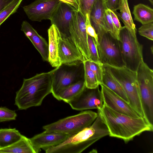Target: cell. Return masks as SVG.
Segmentation results:
<instances>
[{
	"mask_svg": "<svg viewBox=\"0 0 153 153\" xmlns=\"http://www.w3.org/2000/svg\"><path fill=\"white\" fill-rule=\"evenodd\" d=\"M109 131V135L123 140L125 143L146 131H152L153 126L143 117H134L120 113L103 104L98 110Z\"/></svg>",
	"mask_w": 153,
	"mask_h": 153,
	"instance_id": "1",
	"label": "cell"
},
{
	"mask_svg": "<svg viewBox=\"0 0 153 153\" xmlns=\"http://www.w3.org/2000/svg\"><path fill=\"white\" fill-rule=\"evenodd\" d=\"M98 113L90 126L70 135L58 145L43 149L46 153H80L101 138L109 135L106 125Z\"/></svg>",
	"mask_w": 153,
	"mask_h": 153,
	"instance_id": "2",
	"label": "cell"
},
{
	"mask_svg": "<svg viewBox=\"0 0 153 153\" xmlns=\"http://www.w3.org/2000/svg\"><path fill=\"white\" fill-rule=\"evenodd\" d=\"M54 69L23 79L22 85L16 93L15 105L20 110L40 105L44 98L51 93Z\"/></svg>",
	"mask_w": 153,
	"mask_h": 153,
	"instance_id": "3",
	"label": "cell"
},
{
	"mask_svg": "<svg viewBox=\"0 0 153 153\" xmlns=\"http://www.w3.org/2000/svg\"><path fill=\"white\" fill-rule=\"evenodd\" d=\"M122 87L130 105L142 117L144 114L140 98L137 72L125 66L117 67L103 64Z\"/></svg>",
	"mask_w": 153,
	"mask_h": 153,
	"instance_id": "4",
	"label": "cell"
},
{
	"mask_svg": "<svg viewBox=\"0 0 153 153\" xmlns=\"http://www.w3.org/2000/svg\"><path fill=\"white\" fill-rule=\"evenodd\" d=\"M136 72L145 118L153 126V70L143 60Z\"/></svg>",
	"mask_w": 153,
	"mask_h": 153,
	"instance_id": "5",
	"label": "cell"
},
{
	"mask_svg": "<svg viewBox=\"0 0 153 153\" xmlns=\"http://www.w3.org/2000/svg\"><path fill=\"white\" fill-rule=\"evenodd\" d=\"M98 115V113L86 110L44 126L43 128L47 131L71 135L90 126Z\"/></svg>",
	"mask_w": 153,
	"mask_h": 153,
	"instance_id": "6",
	"label": "cell"
},
{
	"mask_svg": "<svg viewBox=\"0 0 153 153\" xmlns=\"http://www.w3.org/2000/svg\"><path fill=\"white\" fill-rule=\"evenodd\" d=\"M119 41L125 67L136 72L143 61L142 45L124 26L120 30Z\"/></svg>",
	"mask_w": 153,
	"mask_h": 153,
	"instance_id": "7",
	"label": "cell"
},
{
	"mask_svg": "<svg viewBox=\"0 0 153 153\" xmlns=\"http://www.w3.org/2000/svg\"><path fill=\"white\" fill-rule=\"evenodd\" d=\"M97 35L96 43L101 63L117 67L125 66L119 41L108 31Z\"/></svg>",
	"mask_w": 153,
	"mask_h": 153,
	"instance_id": "8",
	"label": "cell"
},
{
	"mask_svg": "<svg viewBox=\"0 0 153 153\" xmlns=\"http://www.w3.org/2000/svg\"><path fill=\"white\" fill-rule=\"evenodd\" d=\"M63 66L54 69L52 74L51 93L54 97L62 89L84 79L83 63L76 65Z\"/></svg>",
	"mask_w": 153,
	"mask_h": 153,
	"instance_id": "9",
	"label": "cell"
},
{
	"mask_svg": "<svg viewBox=\"0 0 153 153\" xmlns=\"http://www.w3.org/2000/svg\"><path fill=\"white\" fill-rule=\"evenodd\" d=\"M73 11L68 5L60 2L53 13L50 21L51 24L56 27L61 37L76 46L74 31Z\"/></svg>",
	"mask_w": 153,
	"mask_h": 153,
	"instance_id": "10",
	"label": "cell"
},
{
	"mask_svg": "<svg viewBox=\"0 0 153 153\" xmlns=\"http://www.w3.org/2000/svg\"><path fill=\"white\" fill-rule=\"evenodd\" d=\"M67 103L71 108L78 111L101 108L103 103L101 90L99 86L95 88L86 87L79 94Z\"/></svg>",
	"mask_w": 153,
	"mask_h": 153,
	"instance_id": "11",
	"label": "cell"
},
{
	"mask_svg": "<svg viewBox=\"0 0 153 153\" xmlns=\"http://www.w3.org/2000/svg\"><path fill=\"white\" fill-rule=\"evenodd\" d=\"M60 2L59 0H35L23 8L30 20L40 22L43 20H50Z\"/></svg>",
	"mask_w": 153,
	"mask_h": 153,
	"instance_id": "12",
	"label": "cell"
},
{
	"mask_svg": "<svg viewBox=\"0 0 153 153\" xmlns=\"http://www.w3.org/2000/svg\"><path fill=\"white\" fill-rule=\"evenodd\" d=\"M100 85L104 105L114 111L131 117H142L120 96L103 84Z\"/></svg>",
	"mask_w": 153,
	"mask_h": 153,
	"instance_id": "13",
	"label": "cell"
},
{
	"mask_svg": "<svg viewBox=\"0 0 153 153\" xmlns=\"http://www.w3.org/2000/svg\"><path fill=\"white\" fill-rule=\"evenodd\" d=\"M85 17L79 11H73V26L76 45L85 61L89 60L90 54L88 44Z\"/></svg>",
	"mask_w": 153,
	"mask_h": 153,
	"instance_id": "14",
	"label": "cell"
},
{
	"mask_svg": "<svg viewBox=\"0 0 153 153\" xmlns=\"http://www.w3.org/2000/svg\"><path fill=\"white\" fill-rule=\"evenodd\" d=\"M70 135L45 130L31 138L30 140L36 153L42 149L58 145L65 141Z\"/></svg>",
	"mask_w": 153,
	"mask_h": 153,
	"instance_id": "15",
	"label": "cell"
},
{
	"mask_svg": "<svg viewBox=\"0 0 153 153\" xmlns=\"http://www.w3.org/2000/svg\"><path fill=\"white\" fill-rule=\"evenodd\" d=\"M59 54L62 64L76 65L85 61L82 55L77 47L61 37L60 34L59 40Z\"/></svg>",
	"mask_w": 153,
	"mask_h": 153,
	"instance_id": "16",
	"label": "cell"
},
{
	"mask_svg": "<svg viewBox=\"0 0 153 153\" xmlns=\"http://www.w3.org/2000/svg\"><path fill=\"white\" fill-rule=\"evenodd\" d=\"M21 30L24 33L39 53L42 60L44 61H48V44L45 39L40 35L27 21L22 22Z\"/></svg>",
	"mask_w": 153,
	"mask_h": 153,
	"instance_id": "17",
	"label": "cell"
},
{
	"mask_svg": "<svg viewBox=\"0 0 153 153\" xmlns=\"http://www.w3.org/2000/svg\"><path fill=\"white\" fill-rule=\"evenodd\" d=\"M48 61L53 67L57 68L62 65L59 54V40L60 33L53 25L48 30Z\"/></svg>",
	"mask_w": 153,
	"mask_h": 153,
	"instance_id": "18",
	"label": "cell"
},
{
	"mask_svg": "<svg viewBox=\"0 0 153 153\" xmlns=\"http://www.w3.org/2000/svg\"><path fill=\"white\" fill-rule=\"evenodd\" d=\"M107 8L104 0H97L91 11L89 15L91 23L97 34L108 31L105 16Z\"/></svg>",
	"mask_w": 153,
	"mask_h": 153,
	"instance_id": "19",
	"label": "cell"
},
{
	"mask_svg": "<svg viewBox=\"0 0 153 153\" xmlns=\"http://www.w3.org/2000/svg\"><path fill=\"white\" fill-rule=\"evenodd\" d=\"M117 10H119L120 12L116 11L115 13L123 22L124 26L132 35L137 37V30L133 20L128 0H119Z\"/></svg>",
	"mask_w": 153,
	"mask_h": 153,
	"instance_id": "20",
	"label": "cell"
},
{
	"mask_svg": "<svg viewBox=\"0 0 153 153\" xmlns=\"http://www.w3.org/2000/svg\"><path fill=\"white\" fill-rule=\"evenodd\" d=\"M85 88L84 79H82L62 89L54 97L59 100L67 103L81 93Z\"/></svg>",
	"mask_w": 153,
	"mask_h": 153,
	"instance_id": "21",
	"label": "cell"
},
{
	"mask_svg": "<svg viewBox=\"0 0 153 153\" xmlns=\"http://www.w3.org/2000/svg\"><path fill=\"white\" fill-rule=\"evenodd\" d=\"M36 153L30 140L22 135L17 141L5 147L0 148V153Z\"/></svg>",
	"mask_w": 153,
	"mask_h": 153,
	"instance_id": "22",
	"label": "cell"
},
{
	"mask_svg": "<svg viewBox=\"0 0 153 153\" xmlns=\"http://www.w3.org/2000/svg\"><path fill=\"white\" fill-rule=\"evenodd\" d=\"M102 67V84L108 88L128 103L127 96L121 85L103 65Z\"/></svg>",
	"mask_w": 153,
	"mask_h": 153,
	"instance_id": "23",
	"label": "cell"
},
{
	"mask_svg": "<svg viewBox=\"0 0 153 153\" xmlns=\"http://www.w3.org/2000/svg\"><path fill=\"white\" fill-rule=\"evenodd\" d=\"M132 13L134 20L142 25L153 22V10L147 5L140 3L134 5Z\"/></svg>",
	"mask_w": 153,
	"mask_h": 153,
	"instance_id": "24",
	"label": "cell"
},
{
	"mask_svg": "<svg viewBox=\"0 0 153 153\" xmlns=\"http://www.w3.org/2000/svg\"><path fill=\"white\" fill-rule=\"evenodd\" d=\"M22 136L16 128L0 129V148L7 146L17 141Z\"/></svg>",
	"mask_w": 153,
	"mask_h": 153,
	"instance_id": "25",
	"label": "cell"
},
{
	"mask_svg": "<svg viewBox=\"0 0 153 153\" xmlns=\"http://www.w3.org/2000/svg\"><path fill=\"white\" fill-rule=\"evenodd\" d=\"M84 68V79L86 87L89 89L95 88L98 87L100 84L97 77L90 69L87 60L83 62Z\"/></svg>",
	"mask_w": 153,
	"mask_h": 153,
	"instance_id": "26",
	"label": "cell"
},
{
	"mask_svg": "<svg viewBox=\"0 0 153 153\" xmlns=\"http://www.w3.org/2000/svg\"><path fill=\"white\" fill-rule=\"evenodd\" d=\"M23 0H14L0 12V27L11 15L15 13Z\"/></svg>",
	"mask_w": 153,
	"mask_h": 153,
	"instance_id": "27",
	"label": "cell"
},
{
	"mask_svg": "<svg viewBox=\"0 0 153 153\" xmlns=\"http://www.w3.org/2000/svg\"><path fill=\"white\" fill-rule=\"evenodd\" d=\"M88 44L90 54V60L100 64L101 63L96 44L94 39L89 36H88Z\"/></svg>",
	"mask_w": 153,
	"mask_h": 153,
	"instance_id": "28",
	"label": "cell"
},
{
	"mask_svg": "<svg viewBox=\"0 0 153 153\" xmlns=\"http://www.w3.org/2000/svg\"><path fill=\"white\" fill-rule=\"evenodd\" d=\"M106 27L108 31L115 38L119 41V31L116 27L111 19L110 10L106 9L105 12Z\"/></svg>",
	"mask_w": 153,
	"mask_h": 153,
	"instance_id": "29",
	"label": "cell"
},
{
	"mask_svg": "<svg viewBox=\"0 0 153 153\" xmlns=\"http://www.w3.org/2000/svg\"><path fill=\"white\" fill-rule=\"evenodd\" d=\"M17 116L15 111L6 107H0V123L15 120Z\"/></svg>",
	"mask_w": 153,
	"mask_h": 153,
	"instance_id": "30",
	"label": "cell"
},
{
	"mask_svg": "<svg viewBox=\"0 0 153 153\" xmlns=\"http://www.w3.org/2000/svg\"><path fill=\"white\" fill-rule=\"evenodd\" d=\"M87 60L90 69L96 75L100 85L102 84L103 73V64L90 60Z\"/></svg>",
	"mask_w": 153,
	"mask_h": 153,
	"instance_id": "31",
	"label": "cell"
},
{
	"mask_svg": "<svg viewBox=\"0 0 153 153\" xmlns=\"http://www.w3.org/2000/svg\"><path fill=\"white\" fill-rule=\"evenodd\" d=\"M139 34L149 39L153 40V22L142 25L138 29Z\"/></svg>",
	"mask_w": 153,
	"mask_h": 153,
	"instance_id": "32",
	"label": "cell"
},
{
	"mask_svg": "<svg viewBox=\"0 0 153 153\" xmlns=\"http://www.w3.org/2000/svg\"><path fill=\"white\" fill-rule=\"evenodd\" d=\"M97 0H79V11L85 17L87 14L90 15L92 7Z\"/></svg>",
	"mask_w": 153,
	"mask_h": 153,
	"instance_id": "33",
	"label": "cell"
},
{
	"mask_svg": "<svg viewBox=\"0 0 153 153\" xmlns=\"http://www.w3.org/2000/svg\"><path fill=\"white\" fill-rule=\"evenodd\" d=\"M86 30L88 35L93 37L96 43H97L98 40L97 35L95 29L91 25L90 19L89 16L87 14L85 18Z\"/></svg>",
	"mask_w": 153,
	"mask_h": 153,
	"instance_id": "34",
	"label": "cell"
},
{
	"mask_svg": "<svg viewBox=\"0 0 153 153\" xmlns=\"http://www.w3.org/2000/svg\"><path fill=\"white\" fill-rule=\"evenodd\" d=\"M70 6L73 10L78 11L80 10L79 0H59Z\"/></svg>",
	"mask_w": 153,
	"mask_h": 153,
	"instance_id": "35",
	"label": "cell"
},
{
	"mask_svg": "<svg viewBox=\"0 0 153 153\" xmlns=\"http://www.w3.org/2000/svg\"><path fill=\"white\" fill-rule=\"evenodd\" d=\"M107 8L113 11H117L119 0H104Z\"/></svg>",
	"mask_w": 153,
	"mask_h": 153,
	"instance_id": "36",
	"label": "cell"
},
{
	"mask_svg": "<svg viewBox=\"0 0 153 153\" xmlns=\"http://www.w3.org/2000/svg\"><path fill=\"white\" fill-rule=\"evenodd\" d=\"M110 10V14L112 22L117 29L119 30L122 28L123 27L119 20L118 17L115 13L112 10Z\"/></svg>",
	"mask_w": 153,
	"mask_h": 153,
	"instance_id": "37",
	"label": "cell"
},
{
	"mask_svg": "<svg viewBox=\"0 0 153 153\" xmlns=\"http://www.w3.org/2000/svg\"><path fill=\"white\" fill-rule=\"evenodd\" d=\"M14 0H0V12Z\"/></svg>",
	"mask_w": 153,
	"mask_h": 153,
	"instance_id": "38",
	"label": "cell"
},
{
	"mask_svg": "<svg viewBox=\"0 0 153 153\" xmlns=\"http://www.w3.org/2000/svg\"><path fill=\"white\" fill-rule=\"evenodd\" d=\"M153 5V0H148Z\"/></svg>",
	"mask_w": 153,
	"mask_h": 153,
	"instance_id": "39",
	"label": "cell"
}]
</instances>
